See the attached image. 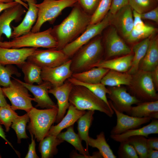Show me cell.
<instances>
[{"instance_id":"obj_37","label":"cell","mask_w":158,"mask_h":158,"mask_svg":"<svg viewBox=\"0 0 158 158\" xmlns=\"http://www.w3.org/2000/svg\"><path fill=\"white\" fill-rule=\"evenodd\" d=\"M147 138L142 136L131 137L126 141L134 148L139 158H147L148 148L147 144Z\"/></svg>"},{"instance_id":"obj_51","label":"cell","mask_w":158,"mask_h":158,"mask_svg":"<svg viewBox=\"0 0 158 158\" xmlns=\"http://www.w3.org/2000/svg\"><path fill=\"white\" fill-rule=\"evenodd\" d=\"M158 150L148 149L147 154V158H158Z\"/></svg>"},{"instance_id":"obj_10","label":"cell","mask_w":158,"mask_h":158,"mask_svg":"<svg viewBox=\"0 0 158 158\" xmlns=\"http://www.w3.org/2000/svg\"><path fill=\"white\" fill-rule=\"evenodd\" d=\"M70 59L62 50L38 49L28 58L26 60L35 64L42 68L58 66Z\"/></svg>"},{"instance_id":"obj_22","label":"cell","mask_w":158,"mask_h":158,"mask_svg":"<svg viewBox=\"0 0 158 158\" xmlns=\"http://www.w3.org/2000/svg\"><path fill=\"white\" fill-rule=\"evenodd\" d=\"M137 117H150L158 118V100L140 102L135 106H132L127 114Z\"/></svg>"},{"instance_id":"obj_12","label":"cell","mask_w":158,"mask_h":158,"mask_svg":"<svg viewBox=\"0 0 158 158\" xmlns=\"http://www.w3.org/2000/svg\"><path fill=\"white\" fill-rule=\"evenodd\" d=\"M71 62L70 59L58 66L42 68L41 73L42 79L43 81L50 83L52 87L61 86L72 76L73 73L70 68Z\"/></svg>"},{"instance_id":"obj_4","label":"cell","mask_w":158,"mask_h":158,"mask_svg":"<svg viewBox=\"0 0 158 158\" xmlns=\"http://www.w3.org/2000/svg\"><path fill=\"white\" fill-rule=\"evenodd\" d=\"M51 28H50L42 32H30L13 38L11 41L3 42L2 47L20 48L29 47L56 49L58 44L51 33Z\"/></svg>"},{"instance_id":"obj_34","label":"cell","mask_w":158,"mask_h":158,"mask_svg":"<svg viewBox=\"0 0 158 158\" xmlns=\"http://www.w3.org/2000/svg\"><path fill=\"white\" fill-rule=\"evenodd\" d=\"M67 80L74 85H81L86 87L111 107L107 97V94L109 93V90L104 84L101 83L97 84L85 83L72 77Z\"/></svg>"},{"instance_id":"obj_24","label":"cell","mask_w":158,"mask_h":158,"mask_svg":"<svg viewBox=\"0 0 158 158\" xmlns=\"http://www.w3.org/2000/svg\"><path fill=\"white\" fill-rule=\"evenodd\" d=\"M158 66V40L157 38L151 39L144 58L140 62L139 70L151 72Z\"/></svg>"},{"instance_id":"obj_16","label":"cell","mask_w":158,"mask_h":158,"mask_svg":"<svg viewBox=\"0 0 158 158\" xmlns=\"http://www.w3.org/2000/svg\"><path fill=\"white\" fill-rule=\"evenodd\" d=\"M25 12L23 6L19 4L4 11L0 15V41H2L3 34L8 39L11 38L12 32L11 23L13 21L16 22L20 21Z\"/></svg>"},{"instance_id":"obj_2","label":"cell","mask_w":158,"mask_h":158,"mask_svg":"<svg viewBox=\"0 0 158 158\" xmlns=\"http://www.w3.org/2000/svg\"><path fill=\"white\" fill-rule=\"evenodd\" d=\"M99 35L82 46L71 58L70 68L73 73L89 70L102 60L103 46Z\"/></svg>"},{"instance_id":"obj_8","label":"cell","mask_w":158,"mask_h":158,"mask_svg":"<svg viewBox=\"0 0 158 158\" xmlns=\"http://www.w3.org/2000/svg\"><path fill=\"white\" fill-rule=\"evenodd\" d=\"M113 16L109 12L101 21L95 24L89 25L79 36L64 47L62 49L63 51L71 59L82 46L102 33L110 24Z\"/></svg>"},{"instance_id":"obj_32","label":"cell","mask_w":158,"mask_h":158,"mask_svg":"<svg viewBox=\"0 0 158 158\" xmlns=\"http://www.w3.org/2000/svg\"><path fill=\"white\" fill-rule=\"evenodd\" d=\"M89 146L97 148L103 158H116L115 156L107 143L104 132H101L96 136V139L89 136L88 139Z\"/></svg>"},{"instance_id":"obj_57","label":"cell","mask_w":158,"mask_h":158,"mask_svg":"<svg viewBox=\"0 0 158 158\" xmlns=\"http://www.w3.org/2000/svg\"><path fill=\"white\" fill-rule=\"evenodd\" d=\"M157 1H158V0H157Z\"/></svg>"},{"instance_id":"obj_33","label":"cell","mask_w":158,"mask_h":158,"mask_svg":"<svg viewBox=\"0 0 158 158\" xmlns=\"http://www.w3.org/2000/svg\"><path fill=\"white\" fill-rule=\"evenodd\" d=\"M119 11L121 13L119 17V23L122 34L126 38L133 28V11L128 5L124 6Z\"/></svg>"},{"instance_id":"obj_5","label":"cell","mask_w":158,"mask_h":158,"mask_svg":"<svg viewBox=\"0 0 158 158\" xmlns=\"http://www.w3.org/2000/svg\"><path fill=\"white\" fill-rule=\"evenodd\" d=\"M58 108L39 109L33 107L28 112L29 121L27 128L38 142L47 135L55 122Z\"/></svg>"},{"instance_id":"obj_20","label":"cell","mask_w":158,"mask_h":158,"mask_svg":"<svg viewBox=\"0 0 158 158\" xmlns=\"http://www.w3.org/2000/svg\"><path fill=\"white\" fill-rule=\"evenodd\" d=\"M158 133V120L154 119L148 124L140 128L128 130L120 134L111 135V138L119 142L126 141L130 138L137 136H142L147 138L151 134Z\"/></svg>"},{"instance_id":"obj_49","label":"cell","mask_w":158,"mask_h":158,"mask_svg":"<svg viewBox=\"0 0 158 158\" xmlns=\"http://www.w3.org/2000/svg\"><path fill=\"white\" fill-rule=\"evenodd\" d=\"M18 4L19 3L14 1L8 3L0 2V13L4 10L16 5Z\"/></svg>"},{"instance_id":"obj_25","label":"cell","mask_w":158,"mask_h":158,"mask_svg":"<svg viewBox=\"0 0 158 158\" xmlns=\"http://www.w3.org/2000/svg\"><path fill=\"white\" fill-rule=\"evenodd\" d=\"M133 55L128 54L117 58L101 60L94 67H100L121 72L128 71L131 66Z\"/></svg>"},{"instance_id":"obj_30","label":"cell","mask_w":158,"mask_h":158,"mask_svg":"<svg viewBox=\"0 0 158 158\" xmlns=\"http://www.w3.org/2000/svg\"><path fill=\"white\" fill-rule=\"evenodd\" d=\"M150 40V37L143 39L133 47L132 50L134 54L131 67L127 72L129 74L132 75L138 71L140 62L146 54Z\"/></svg>"},{"instance_id":"obj_56","label":"cell","mask_w":158,"mask_h":158,"mask_svg":"<svg viewBox=\"0 0 158 158\" xmlns=\"http://www.w3.org/2000/svg\"><path fill=\"white\" fill-rule=\"evenodd\" d=\"M1 158V156L0 154V158Z\"/></svg>"},{"instance_id":"obj_17","label":"cell","mask_w":158,"mask_h":158,"mask_svg":"<svg viewBox=\"0 0 158 158\" xmlns=\"http://www.w3.org/2000/svg\"><path fill=\"white\" fill-rule=\"evenodd\" d=\"M107 56L111 57L121 55H128L131 52L130 48L118 35L114 28H111L104 38Z\"/></svg>"},{"instance_id":"obj_55","label":"cell","mask_w":158,"mask_h":158,"mask_svg":"<svg viewBox=\"0 0 158 158\" xmlns=\"http://www.w3.org/2000/svg\"><path fill=\"white\" fill-rule=\"evenodd\" d=\"M2 41H0V46L1 44V43L2 42Z\"/></svg>"},{"instance_id":"obj_38","label":"cell","mask_w":158,"mask_h":158,"mask_svg":"<svg viewBox=\"0 0 158 158\" xmlns=\"http://www.w3.org/2000/svg\"><path fill=\"white\" fill-rule=\"evenodd\" d=\"M18 116L8 104L0 107V121L4 125L6 132L9 131L13 120Z\"/></svg>"},{"instance_id":"obj_21","label":"cell","mask_w":158,"mask_h":158,"mask_svg":"<svg viewBox=\"0 0 158 158\" xmlns=\"http://www.w3.org/2000/svg\"><path fill=\"white\" fill-rule=\"evenodd\" d=\"M86 112L85 111L78 110L70 104L66 116L57 125L51 126L47 135L56 136L63 130L73 125Z\"/></svg>"},{"instance_id":"obj_39","label":"cell","mask_w":158,"mask_h":158,"mask_svg":"<svg viewBox=\"0 0 158 158\" xmlns=\"http://www.w3.org/2000/svg\"><path fill=\"white\" fill-rule=\"evenodd\" d=\"M112 0H101L92 16L90 25L96 24L102 20L109 11Z\"/></svg>"},{"instance_id":"obj_29","label":"cell","mask_w":158,"mask_h":158,"mask_svg":"<svg viewBox=\"0 0 158 158\" xmlns=\"http://www.w3.org/2000/svg\"><path fill=\"white\" fill-rule=\"evenodd\" d=\"M19 67L24 74L25 83L30 84L35 83L39 85L43 82L41 77L42 68L35 64L27 61Z\"/></svg>"},{"instance_id":"obj_53","label":"cell","mask_w":158,"mask_h":158,"mask_svg":"<svg viewBox=\"0 0 158 158\" xmlns=\"http://www.w3.org/2000/svg\"><path fill=\"white\" fill-rule=\"evenodd\" d=\"M13 1H16L18 3L21 4L25 8L28 9V4H26L21 0H13Z\"/></svg>"},{"instance_id":"obj_15","label":"cell","mask_w":158,"mask_h":158,"mask_svg":"<svg viewBox=\"0 0 158 158\" xmlns=\"http://www.w3.org/2000/svg\"><path fill=\"white\" fill-rule=\"evenodd\" d=\"M38 49L35 47L7 48L0 47V65L15 64L19 67Z\"/></svg>"},{"instance_id":"obj_46","label":"cell","mask_w":158,"mask_h":158,"mask_svg":"<svg viewBox=\"0 0 158 158\" xmlns=\"http://www.w3.org/2000/svg\"><path fill=\"white\" fill-rule=\"evenodd\" d=\"M31 137V142L29 145L28 152L25 156V158H38L35 150L36 143L35 140L34 139L33 133L30 132Z\"/></svg>"},{"instance_id":"obj_27","label":"cell","mask_w":158,"mask_h":158,"mask_svg":"<svg viewBox=\"0 0 158 158\" xmlns=\"http://www.w3.org/2000/svg\"><path fill=\"white\" fill-rule=\"evenodd\" d=\"M132 75L109 70L101 80V83L105 85L112 87L119 86L121 85L130 86Z\"/></svg>"},{"instance_id":"obj_40","label":"cell","mask_w":158,"mask_h":158,"mask_svg":"<svg viewBox=\"0 0 158 158\" xmlns=\"http://www.w3.org/2000/svg\"><path fill=\"white\" fill-rule=\"evenodd\" d=\"M156 30L154 27L147 25L142 29L138 30L133 29L125 38L129 42H134L151 36L155 33Z\"/></svg>"},{"instance_id":"obj_13","label":"cell","mask_w":158,"mask_h":158,"mask_svg":"<svg viewBox=\"0 0 158 158\" xmlns=\"http://www.w3.org/2000/svg\"><path fill=\"white\" fill-rule=\"evenodd\" d=\"M108 101L116 117V124L111 131V135L120 134L128 130L138 128L142 125L149 122L152 119L150 117H137L124 114L116 110L110 100Z\"/></svg>"},{"instance_id":"obj_47","label":"cell","mask_w":158,"mask_h":158,"mask_svg":"<svg viewBox=\"0 0 158 158\" xmlns=\"http://www.w3.org/2000/svg\"><path fill=\"white\" fill-rule=\"evenodd\" d=\"M147 144L148 149L158 150V138L151 137L147 138Z\"/></svg>"},{"instance_id":"obj_54","label":"cell","mask_w":158,"mask_h":158,"mask_svg":"<svg viewBox=\"0 0 158 158\" xmlns=\"http://www.w3.org/2000/svg\"><path fill=\"white\" fill-rule=\"evenodd\" d=\"M13 1V0H0V2L8 3Z\"/></svg>"},{"instance_id":"obj_36","label":"cell","mask_w":158,"mask_h":158,"mask_svg":"<svg viewBox=\"0 0 158 158\" xmlns=\"http://www.w3.org/2000/svg\"><path fill=\"white\" fill-rule=\"evenodd\" d=\"M13 75L20 77L21 73L12 65H7L6 66L0 65V85L6 87L11 83V78Z\"/></svg>"},{"instance_id":"obj_45","label":"cell","mask_w":158,"mask_h":158,"mask_svg":"<svg viewBox=\"0 0 158 158\" xmlns=\"http://www.w3.org/2000/svg\"><path fill=\"white\" fill-rule=\"evenodd\" d=\"M142 19H148L158 23V7L156 6L150 11L140 14Z\"/></svg>"},{"instance_id":"obj_1","label":"cell","mask_w":158,"mask_h":158,"mask_svg":"<svg viewBox=\"0 0 158 158\" xmlns=\"http://www.w3.org/2000/svg\"><path fill=\"white\" fill-rule=\"evenodd\" d=\"M68 16L59 24L54 26L51 33L61 50L79 36L90 24L91 16L85 12L76 2Z\"/></svg>"},{"instance_id":"obj_19","label":"cell","mask_w":158,"mask_h":158,"mask_svg":"<svg viewBox=\"0 0 158 158\" xmlns=\"http://www.w3.org/2000/svg\"><path fill=\"white\" fill-rule=\"evenodd\" d=\"M26 2L28 6V11L21 23L17 26L11 25L13 28L11 38H14L31 32L38 17V9L36 0H21Z\"/></svg>"},{"instance_id":"obj_31","label":"cell","mask_w":158,"mask_h":158,"mask_svg":"<svg viewBox=\"0 0 158 158\" xmlns=\"http://www.w3.org/2000/svg\"><path fill=\"white\" fill-rule=\"evenodd\" d=\"M95 111L88 110L77 121L78 134L82 140L85 141L86 150L88 151L89 131L93 120Z\"/></svg>"},{"instance_id":"obj_11","label":"cell","mask_w":158,"mask_h":158,"mask_svg":"<svg viewBox=\"0 0 158 158\" xmlns=\"http://www.w3.org/2000/svg\"><path fill=\"white\" fill-rule=\"evenodd\" d=\"M108 97L114 107L118 111L127 114L133 104L141 102L128 92L126 88L120 86L109 88Z\"/></svg>"},{"instance_id":"obj_48","label":"cell","mask_w":158,"mask_h":158,"mask_svg":"<svg viewBox=\"0 0 158 158\" xmlns=\"http://www.w3.org/2000/svg\"><path fill=\"white\" fill-rule=\"evenodd\" d=\"M151 72L152 82L156 91L158 90V66Z\"/></svg>"},{"instance_id":"obj_41","label":"cell","mask_w":158,"mask_h":158,"mask_svg":"<svg viewBox=\"0 0 158 158\" xmlns=\"http://www.w3.org/2000/svg\"><path fill=\"white\" fill-rule=\"evenodd\" d=\"M157 1V0H128V5L133 10L141 14L154 8Z\"/></svg>"},{"instance_id":"obj_42","label":"cell","mask_w":158,"mask_h":158,"mask_svg":"<svg viewBox=\"0 0 158 158\" xmlns=\"http://www.w3.org/2000/svg\"><path fill=\"white\" fill-rule=\"evenodd\" d=\"M117 151L119 158H138V155L133 147L127 141L120 142Z\"/></svg>"},{"instance_id":"obj_35","label":"cell","mask_w":158,"mask_h":158,"mask_svg":"<svg viewBox=\"0 0 158 158\" xmlns=\"http://www.w3.org/2000/svg\"><path fill=\"white\" fill-rule=\"evenodd\" d=\"M29 120V115L27 113L23 116H18L12 122L11 127L16 133L18 143H21L22 139L28 138L26 132V127Z\"/></svg>"},{"instance_id":"obj_50","label":"cell","mask_w":158,"mask_h":158,"mask_svg":"<svg viewBox=\"0 0 158 158\" xmlns=\"http://www.w3.org/2000/svg\"><path fill=\"white\" fill-rule=\"evenodd\" d=\"M2 124L1 123L0 121V136L3 139H4V140L15 151L16 153L17 154L18 156H19L18 154V152L13 147L11 143L8 141V140L6 139V135L5 134V133L3 129L2 126H1Z\"/></svg>"},{"instance_id":"obj_7","label":"cell","mask_w":158,"mask_h":158,"mask_svg":"<svg viewBox=\"0 0 158 158\" xmlns=\"http://www.w3.org/2000/svg\"><path fill=\"white\" fill-rule=\"evenodd\" d=\"M130 86L131 95L141 102L158 100V94L152 80L151 72L138 70L132 75Z\"/></svg>"},{"instance_id":"obj_18","label":"cell","mask_w":158,"mask_h":158,"mask_svg":"<svg viewBox=\"0 0 158 158\" xmlns=\"http://www.w3.org/2000/svg\"><path fill=\"white\" fill-rule=\"evenodd\" d=\"M73 85L68 80L61 86L52 87L49 90V93L52 94L57 101L58 111L55 122L59 123L64 117L70 105L68 99Z\"/></svg>"},{"instance_id":"obj_6","label":"cell","mask_w":158,"mask_h":158,"mask_svg":"<svg viewBox=\"0 0 158 158\" xmlns=\"http://www.w3.org/2000/svg\"><path fill=\"white\" fill-rule=\"evenodd\" d=\"M77 2V0H43L42 3L36 4L38 17L31 32L40 31L42 25L47 22L53 24L63 10L73 7Z\"/></svg>"},{"instance_id":"obj_28","label":"cell","mask_w":158,"mask_h":158,"mask_svg":"<svg viewBox=\"0 0 158 158\" xmlns=\"http://www.w3.org/2000/svg\"><path fill=\"white\" fill-rule=\"evenodd\" d=\"M64 141L56 136L48 135L40 142L39 150L42 158L53 157L58 152L57 146Z\"/></svg>"},{"instance_id":"obj_44","label":"cell","mask_w":158,"mask_h":158,"mask_svg":"<svg viewBox=\"0 0 158 158\" xmlns=\"http://www.w3.org/2000/svg\"><path fill=\"white\" fill-rule=\"evenodd\" d=\"M128 0H112L109 12L114 15L122 8L128 5Z\"/></svg>"},{"instance_id":"obj_43","label":"cell","mask_w":158,"mask_h":158,"mask_svg":"<svg viewBox=\"0 0 158 158\" xmlns=\"http://www.w3.org/2000/svg\"><path fill=\"white\" fill-rule=\"evenodd\" d=\"M101 0H77V3L86 13L92 16L96 9Z\"/></svg>"},{"instance_id":"obj_52","label":"cell","mask_w":158,"mask_h":158,"mask_svg":"<svg viewBox=\"0 0 158 158\" xmlns=\"http://www.w3.org/2000/svg\"><path fill=\"white\" fill-rule=\"evenodd\" d=\"M0 85V107L7 105V103L5 97V95L3 92L2 88Z\"/></svg>"},{"instance_id":"obj_23","label":"cell","mask_w":158,"mask_h":158,"mask_svg":"<svg viewBox=\"0 0 158 158\" xmlns=\"http://www.w3.org/2000/svg\"><path fill=\"white\" fill-rule=\"evenodd\" d=\"M56 136L59 139L71 144L81 154L87 156L88 158L99 157V155L97 152L94 153L92 156L90 155L88 151L83 146L82 144V140L79 135L74 132L73 125L67 128L66 131L61 132Z\"/></svg>"},{"instance_id":"obj_9","label":"cell","mask_w":158,"mask_h":158,"mask_svg":"<svg viewBox=\"0 0 158 158\" xmlns=\"http://www.w3.org/2000/svg\"><path fill=\"white\" fill-rule=\"evenodd\" d=\"M13 78L9 86L2 88L4 94L11 102V107L13 110H22L28 113L33 107L32 101L35 99L25 87Z\"/></svg>"},{"instance_id":"obj_26","label":"cell","mask_w":158,"mask_h":158,"mask_svg":"<svg viewBox=\"0 0 158 158\" xmlns=\"http://www.w3.org/2000/svg\"><path fill=\"white\" fill-rule=\"evenodd\" d=\"M109 69L100 67H94L82 72L73 73L71 77L82 82L90 84L101 83L102 79Z\"/></svg>"},{"instance_id":"obj_14","label":"cell","mask_w":158,"mask_h":158,"mask_svg":"<svg viewBox=\"0 0 158 158\" xmlns=\"http://www.w3.org/2000/svg\"><path fill=\"white\" fill-rule=\"evenodd\" d=\"M16 80L25 87L33 95L34 101L37 103L36 107L46 109L58 108V106L52 100L49 95L48 91L52 87L51 83L43 81L37 85L28 84L14 78Z\"/></svg>"},{"instance_id":"obj_3","label":"cell","mask_w":158,"mask_h":158,"mask_svg":"<svg viewBox=\"0 0 158 158\" xmlns=\"http://www.w3.org/2000/svg\"><path fill=\"white\" fill-rule=\"evenodd\" d=\"M68 101L70 104L79 110L98 111L110 117H112L114 114L111 107L82 85H73Z\"/></svg>"}]
</instances>
